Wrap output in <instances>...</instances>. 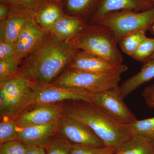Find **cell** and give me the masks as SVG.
Wrapping results in <instances>:
<instances>
[{"label": "cell", "mask_w": 154, "mask_h": 154, "mask_svg": "<svg viewBox=\"0 0 154 154\" xmlns=\"http://www.w3.org/2000/svg\"><path fill=\"white\" fill-rule=\"evenodd\" d=\"M77 50L69 42L60 41L49 33L18 73L37 85H49L69 67Z\"/></svg>", "instance_id": "1"}, {"label": "cell", "mask_w": 154, "mask_h": 154, "mask_svg": "<svg viewBox=\"0 0 154 154\" xmlns=\"http://www.w3.org/2000/svg\"><path fill=\"white\" fill-rule=\"evenodd\" d=\"M78 102L63 108V115L85 125L105 146L117 149L131 136L127 125L115 121L92 104Z\"/></svg>", "instance_id": "2"}, {"label": "cell", "mask_w": 154, "mask_h": 154, "mask_svg": "<svg viewBox=\"0 0 154 154\" xmlns=\"http://www.w3.org/2000/svg\"><path fill=\"white\" fill-rule=\"evenodd\" d=\"M69 42L75 49L99 56L117 65L122 64L123 57L114 34L104 25L85 23Z\"/></svg>", "instance_id": "3"}, {"label": "cell", "mask_w": 154, "mask_h": 154, "mask_svg": "<svg viewBox=\"0 0 154 154\" xmlns=\"http://www.w3.org/2000/svg\"><path fill=\"white\" fill-rule=\"evenodd\" d=\"M125 66L115 72L94 73L69 69L49 85L57 87L76 88L92 94L99 93L118 87L120 76L126 71Z\"/></svg>", "instance_id": "4"}, {"label": "cell", "mask_w": 154, "mask_h": 154, "mask_svg": "<svg viewBox=\"0 0 154 154\" xmlns=\"http://www.w3.org/2000/svg\"><path fill=\"white\" fill-rule=\"evenodd\" d=\"M35 85L18 73L0 82V88L5 91L7 101V107L1 118L15 119L33 105Z\"/></svg>", "instance_id": "5"}, {"label": "cell", "mask_w": 154, "mask_h": 154, "mask_svg": "<svg viewBox=\"0 0 154 154\" xmlns=\"http://www.w3.org/2000/svg\"><path fill=\"white\" fill-rule=\"evenodd\" d=\"M154 23V7L142 11H121L107 14L97 24L109 28L116 41L141 29L149 30Z\"/></svg>", "instance_id": "6"}, {"label": "cell", "mask_w": 154, "mask_h": 154, "mask_svg": "<svg viewBox=\"0 0 154 154\" xmlns=\"http://www.w3.org/2000/svg\"><path fill=\"white\" fill-rule=\"evenodd\" d=\"M119 86L93 94L91 104L120 124H131L137 120L123 101Z\"/></svg>", "instance_id": "7"}, {"label": "cell", "mask_w": 154, "mask_h": 154, "mask_svg": "<svg viewBox=\"0 0 154 154\" xmlns=\"http://www.w3.org/2000/svg\"><path fill=\"white\" fill-rule=\"evenodd\" d=\"M34 91V104H54L63 101H82L91 104L93 94L76 88L51 85H37ZM33 104V105H34Z\"/></svg>", "instance_id": "8"}, {"label": "cell", "mask_w": 154, "mask_h": 154, "mask_svg": "<svg viewBox=\"0 0 154 154\" xmlns=\"http://www.w3.org/2000/svg\"><path fill=\"white\" fill-rule=\"evenodd\" d=\"M57 131L72 144L97 147L105 146L101 140L85 125L63 115L59 119Z\"/></svg>", "instance_id": "9"}, {"label": "cell", "mask_w": 154, "mask_h": 154, "mask_svg": "<svg viewBox=\"0 0 154 154\" xmlns=\"http://www.w3.org/2000/svg\"><path fill=\"white\" fill-rule=\"evenodd\" d=\"M125 66L117 65L99 56L77 50L69 69L94 73H110L118 71Z\"/></svg>", "instance_id": "10"}, {"label": "cell", "mask_w": 154, "mask_h": 154, "mask_svg": "<svg viewBox=\"0 0 154 154\" xmlns=\"http://www.w3.org/2000/svg\"><path fill=\"white\" fill-rule=\"evenodd\" d=\"M30 110H25L15 119L18 128L42 125L58 120L63 108L54 104H34Z\"/></svg>", "instance_id": "11"}, {"label": "cell", "mask_w": 154, "mask_h": 154, "mask_svg": "<svg viewBox=\"0 0 154 154\" xmlns=\"http://www.w3.org/2000/svg\"><path fill=\"white\" fill-rule=\"evenodd\" d=\"M48 34L38 26L34 18L22 30L14 43L17 57L21 61L28 57L43 42Z\"/></svg>", "instance_id": "12"}, {"label": "cell", "mask_w": 154, "mask_h": 154, "mask_svg": "<svg viewBox=\"0 0 154 154\" xmlns=\"http://www.w3.org/2000/svg\"><path fill=\"white\" fill-rule=\"evenodd\" d=\"M33 19L32 11L10 8L8 17L0 23V39L15 43L22 30Z\"/></svg>", "instance_id": "13"}, {"label": "cell", "mask_w": 154, "mask_h": 154, "mask_svg": "<svg viewBox=\"0 0 154 154\" xmlns=\"http://www.w3.org/2000/svg\"><path fill=\"white\" fill-rule=\"evenodd\" d=\"M154 7V3L148 0H100L90 24H97L107 14L116 11H146Z\"/></svg>", "instance_id": "14"}, {"label": "cell", "mask_w": 154, "mask_h": 154, "mask_svg": "<svg viewBox=\"0 0 154 154\" xmlns=\"http://www.w3.org/2000/svg\"><path fill=\"white\" fill-rule=\"evenodd\" d=\"M58 120L42 125L18 128L17 140L26 145L41 146L44 147L57 131Z\"/></svg>", "instance_id": "15"}, {"label": "cell", "mask_w": 154, "mask_h": 154, "mask_svg": "<svg viewBox=\"0 0 154 154\" xmlns=\"http://www.w3.org/2000/svg\"><path fill=\"white\" fill-rule=\"evenodd\" d=\"M85 23L79 17L64 14L54 23L49 33L60 41L69 42L78 33Z\"/></svg>", "instance_id": "16"}, {"label": "cell", "mask_w": 154, "mask_h": 154, "mask_svg": "<svg viewBox=\"0 0 154 154\" xmlns=\"http://www.w3.org/2000/svg\"><path fill=\"white\" fill-rule=\"evenodd\" d=\"M60 6L57 2H47L33 11L36 23L44 31L49 33L56 22L63 15Z\"/></svg>", "instance_id": "17"}, {"label": "cell", "mask_w": 154, "mask_h": 154, "mask_svg": "<svg viewBox=\"0 0 154 154\" xmlns=\"http://www.w3.org/2000/svg\"><path fill=\"white\" fill-rule=\"evenodd\" d=\"M154 78V60L147 61L137 73L128 79L120 86L122 94L127 97L142 85Z\"/></svg>", "instance_id": "18"}, {"label": "cell", "mask_w": 154, "mask_h": 154, "mask_svg": "<svg viewBox=\"0 0 154 154\" xmlns=\"http://www.w3.org/2000/svg\"><path fill=\"white\" fill-rule=\"evenodd\" d=\"M114 154H154V142L140 136L131 135Z\"/></svg>", "instance_id": "19"}, {"label": "cell", "mask_w": 154, "mask_h": 154, "mask_svg": "<svg viewBox=\"0 0 154 154\" xmlns=\"http://www.w3.org/2000/svg\"><path fill=\"white\" fill-rule=\"evenodd\" d=\"M100 0H66L68 12L79 17L85 22V19L91 14L94 15ZM93 17V16H92Z\"/></svg>", "instance_id": "20"}, {"label": "cell", "mask_w": 154, "mask_h": 154, "mask_svg": "<svg viewBox=\"0 0 154 154\" xmlns=\"http://www.w3.org/2000/svg\"><path fill=\"white\" fill-rule=\"evenodd\" d=\"M131 135H139L154 142V116L142 120H136L127 125Z\"/></svg>", "instance_id": "21"}, {"label": "cell", "mask_w": 154, "mask_h": 154, "mask_svg": "<svg viewBox=\"0 0 154 154\" xmlns=\"http://www.w3.org/2000/svg\"><path fill=\"white\" fill-rule=\"evenodd\" d=\"M146 29H141L125 36L118 42L122 50L130 56L146 38Z\"/></svg>", "instance_id": "22"}, {"label": "cell", "mask_w": 154, "mask_h": 154, "mask_svg": "<svg viewBox=\"0 0 154 154\" xmlns=\"http://www.w3.org/2000/svg\"><path fill=\"white\" fill-rule=\"evenodd\" d=\"M154 53V38L147 37L130 57L134 59L144 63L147 61Z\"/></svg>", "instance_id": "23"}, {"label": "cell", "mask_w": 154, "mask_h": 154, "mask_svg": "<svg viewBox=\"0 0 154 154\" xmlns=\"http://www.w3.org/2000/svg\"><path fill=\"white\" fill-rule=\"evenodd\" d=\"M17 127L15 119H5L0 124V143L17 140Z\"/></svg>", "instance_id": "24"}, {"label": "cell", "mask_w": 154, "mask_h": 154, "mask_svg": "<svg viewBox=\"0 0 154 154\" xmlns=\"http://www.w3.org/2000/svg\"><path fill=\"white\" fill-rule=\"evenodd\" d=\"M20 62L17 57L0 60V82L17 74Z\"/></svg>", "instance_id": "25"}, {"label": "cell", "mask_w": 154, "mask_h": 154, "mask_svg": "<svg viewBox=\"0 0 154 154\" xmlns=\"http://www.w3.org/2000/svg\"><path fill=\"white\" fill-rule=\"evenodd\" d=\"M72 146V144L62 137L51 140L44 147L46 154H69Z\"/></svg>", "instance_id": "26"}, {"label": "cell", "mask_w": 154, "mask_h": 154, "mask_svg": "<svg viewBox=\"0 0 154 154\" xmlns=\"http://www.w3.org/2000/svg\"><path fill=\"white\" fill-rule=\"evenodd\" d=\"M50 0H1L12 8L33 12Z\"/></svg>", "instance_id": "27"}, {"label": "cell", "mask_w": 154, "mask_h": 154, "mask_svg": "<svg viewBox=\"0 0 154 154\" xmlns=\"http://www.w3.org/2000/svg\"><path fill=\"white\" fill-rule=\"evenodd\" d=\"M116 149L108 146H89L72 144L69 154H114Z\"/></svg>", "instance_id": "28"}, {"label": "cell", "mask_w": 154, "mask_h": 154, "mask_svg": "<svg viewBox=\"0 0 154 154\" xmlns=\"http://www.w3.org/2000/svg\"><path fill=\"white\" fill-rule=\"evenodd\" d=\"M27 145L16 140L1 144L0 154H25Z\"/></svg>", "instance_id": "29"}, {"label": "cell", "mask_w": 154, "mask_h": 154, "mask_svg": "<svg viewBox=\"0 0 154 154\" xmlns=\"http://www.w3.org/2000/svg\"><path fill=\"white\" fill-rule=\"evenodd\" d=\"M17 57L14 43L0 39V60Z\"/></svg>", "instance_id": "30"}, {"label": "cell", "mask_w": 154, "mask_h": 154, "mask_svg": "<svg viewBox=\"0 0 154 154\" xmlns=\"http://www.w3.org/2000/svg\"><path fill=\"white\" fill-rule=\"evenodd\" d=\"M142 96L147 105L154 109V85L145 88L142 92Z\"/></svg>", "instance_id": "31"}, {"label": "cell", "mask_w": 154, "mask_h": 154, "mask_svg": "<svg viewBox=\"0 0 154 154\" xmlns=\"http://www.w3.org/2000/svg\"><path fill=\"white\" fill-rule=\"evenodd\" d=\"M25 154H46L44 148L41 146L27 145Z\"/></svg>", "instance_id": "32"}, {"label": "cell", "mask_w": 154, "mask_h": 154, "mask_svg": "<svg viewBox=\"0 0 154 154\" xmlns=\"http://www.w3.org/2000/svg\"><path fill=\"white\" fill-rule=\"evenodd\" d=\"M9 8L10 7L8 5L1 2L0 5V23L5 21L8 17L10 10Z\"/></svg>", "instance_id": "33"}, {"label": "cell", "mask_w": 154, "mask_h": 154, "mask_svg": "<svg viewBox=\"0 0 154 154\" xmlns=\"http://www.w3.org/2000/svg\"><path fill=\"white\" fill-rule=\"evenodd\" d=\"M152 35L154 36V23L149 28V30Z\"/></svg>", "instance_id": "34"}, {"label": "cell", "mask_w": 154, "mask_h": 154, "mask_svg": "<svg viewBox=\"0 0 154 154\" xmlns=\"http://www.w3.org/2000/svg\"><path fill=\"white\" fill-rule=\"evenodd\" d=\"M151 60H154V53L153 54H152L151 56L149 58V59L148 61Z\"/></svg>", "instance_id": "35"}, {"label": "cell", "mask_w": 154, "mask_h": 154, "mask_svg": "<svg viewBox=\"0 0 154 154\" xmlns=\"http://www.w3.org/2000/svg\"><path fill=\"white\" fill-rule=\"evenodd\" d=\"M148 1H151V2H152L154 3V0H148Z\"/></svg>", "instance_id": "36"}, {"label": "cell", "mask_w": 154, "mask_h": 154, "mask_svg": "<svg viewBox=\"0 0 154 154\" xmlns=\"http://www.w3.org/2000/svg\"><path fill=\"white\" fill-rule=\"evenodd\" d=\"M55 1L57 2V1H59V0H55Z\"/></svg>", "instance_id": "37"}, {"label": "cell", "mask_w": 154, "mask_h": 154, "mask_svg": "<svg viewBox=\"0 0 154 154\" xmlns=\"http://www.w3.org/2000/svg\"></svg>", "instance_id": "38"}]
</instances>
